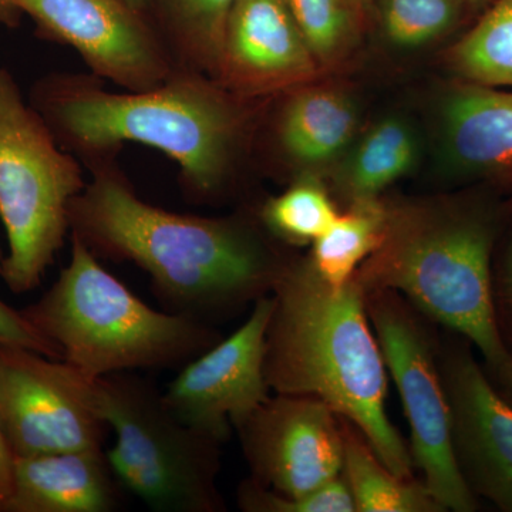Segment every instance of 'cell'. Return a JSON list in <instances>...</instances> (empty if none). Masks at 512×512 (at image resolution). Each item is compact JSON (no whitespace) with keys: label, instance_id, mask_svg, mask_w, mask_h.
Returning a JSON list of instances; mask_svg holds the SVG:
<instances>
[{"label":"cell","instance_id":"cell-1","mask_svg":"<svg viewBox=\"0 0 512 512\" xmlns=\"http://www.w3.org/2000/svg\"><path fill=\"white\" fill-rule=\"evenodd\" d=\"M69 224L94 254L143 269L171 312L202 322L214 312L262 298L284 269L242 222L154 207L109 170L94 174L74 198Z\"/></svg>","mask_w":512,"mask_h":512},{"label":"cell","instance_id":"cell-2","mask_svg":"<svg viewBox=\"0 0 512 512\" xmlns=\"http://www.w3.org/2000/svg\"><path fill=\"white\" fill-rule=\"evenodd\" d=\"M272 291L265 350L269 387L325 403L355 424L384 466L410 480L412 453L384 409L386 363L355 276L335 288L308 261L282 269Z\"/></svg>","mask_w":512,"mask_h":512},{"label":"cell","instance_id":"cell-3","mask_svg":"<svg viewBox=\"0 0 512 512\" xmlns=\"http://www.w3.org/2000/svg\"><path fill=\"white\" fill-rule=\"evenodd\" d=\"M35 109L74 147L101 153L140 143L170 157L195 194L220 190L242 128V113L222 89L195 73L171 74L144 92L110 93L57 77L40 84Z\"/></svg>","mask_w":512,"mask_h":512},{"label":"cell","instance_id":"cell-4","mask_svg":"<svg viewBox=\"0 0 512 512\" xmlns=\"http://www.w3.org/2000/svg\"><path fill=\"white\" fill-rule=\"evenodd\" d=\"M493 220L458 205L387 211L379 247L357 269L365 293L402 292L474 343L491 369L512 356L495 308Z\"/></svg>","mask_w":512,"mask_h":512},{"label":"cell","instance_id":"cell-5","mask_svg":"<svg viewBox=\"0 0 512 512\" xmlns=\"http://www.w3.org/2000/svg\"><path fill=\"white\" fill-rule=\"evenodd\" d=\"M22 313L59 349L60 360L90 380L183 367L217 343L202 320L156 311L137 298L74 235L69 265Z\"/></svg>","mask_w":512,"mask_h":512},{"label":"cell","instance_id":"cell-6","mask_svg":"<svg viewBox=\"0 0 512 512\" xmlns=\"http://www.w3.org/2000/svg\"><path fill=\"white\" fill-rule=\"evenodd\" d=\"M86 187L82 168L0 69V218L8 235L3 282L15 295L36 289L70 231L69 208Z\"/></svg>","mask_w":512,"mask_h":512},{"label":"cell","instance_id":"cell-7","mask_svg":"<svg viewBox=\"0 0 512 512\" xmlns=\"http://www.w3.org/2000/svg\"><path fill=\"white\" fill-rule=\"evenodd\" d=\"M101 419L116 443L106 451L111 471L157 512H217L220 441L178 420L163 394L128 372L94 380Z\"/></svg>","mask_w":512,"mask_h":512},{"label":"cell","instance_id":"cell-8","mask_svg":"<svg viewBox=\"0 0 512 512\" xmlns=\"http://www.w3.org/2000/svg\"><path fill=\"white\" fill-rule=\"evenodd\" d=\"M367 315L377 333L412 429L413 463L444 511L471 512L477 501L458 466L451 410L444 382L434 366L429 340L394 292L367 293Z\"/></svg>","mask_w":512,"mask_h":512},{"label":"cell","instance_id":"cell-9","mask_svg":"<svg viewBox=\"0 0 512 512\" xmlns=\"http://www.w3.org/2000/svg\"><path fill=\"white\" fill-rule=\"evenodd\" d=\"M0 421L15 458L103 448L109 429L94 380L63 360L2 343Z\"/></svg>","mask_w":512,"mask_h":512},{"label":"cell","instance_id":"cell-10","mask_svg":"<svg viewBox=\"0 0 512 512\" xmlns=\"http://www.w3.org/2000/svg\"><path fill=\"white\" fill-rule=\"evenodd\" d=\"M272 311L274 299L262 296L234 335L183 366L161 393L178 420L222 443L269 399L265 350Z\"/></svg>","mask_w":512,"mask_h":512},{"label":"cell","instance_id":"cell-11","mask_svg":"<svg viewBox=\"0 0 512 512\" xmlns=\"http://www.w3.org/2000/svg\"><path fill=\"white\" fill-rule=\"evenodd\" d=\"M336 416L315 397H269L237 429L254 481L299 497L338 478L345 439Z\"/></svg>","mask_w":512,"mask_h":512},{"label":"cell","instance_id":"cell-12","mask_svg":"<svg viewBox=\"0 0 512 512\" xmlns=\"http://www.w3.org/2000/svg\"><path fill=\"white\" fill-rule=\"evenodd\" d=\"M46 36L69 45L97 76L144 92L170 79V57L140 12L121 0H16Z\"/></svg>","mask_w":512,"mask_h":512},{"label":"cell","instance_id":"cell-13","mask_svg":"<svg viewBox=\"0 0 512 512\" xmlns=\"http://www.w3.org/2000/svg\"><path fill=\"white\" fill-rule=\"evenodd\" d=\"M444 382V380H443ZM446 389L454 451L468 487L512 512V406L470 353L448 359Z\"/></svg>","mask_w":512,"mask_h":512},{"label":"cell","instance_id":"cell-14","mask_svg":"<svg viewBox=\"0 0 512 512\" xmlns=\"http://www.w3.org/2000/svg\"><path fill=\"white\" fill-rule=\"evenodd\" d=\"M318 63L284 0H235L215 80L244 93L311 79Z\"/></svg>","mask_w":512,"mask_h":512},{"label":"cell","instance_id":"cell-15","mask_svg":"<svg viewBox=\"0 0 512 512\" xmlns=\"http://www.w3.org/2000/svg\"><path fill=\"white\" fill-rule=\"evenodd\" d=\"M116 480L104 448L16 457L5 512H111Z\"/></svg>","mask_w":512,"mask_h":512},{"label":"cell","instance_id":"cell-16","mask_svg":"<svg viewBox=\"0 0 512 512\" xmlns=\"http://www.w3.org/2000/svg\"><path fill=\"white\" fill-rule=\"evenodd\" d=\"M444 151L468 173L512 174V93L481 84L451 92L441 109Z\"/></svg>","mask_w":512,"mask_h":512},{"label":"cell","instance_id":"cell-17","mask_svg":"<svg viewBox=\"0 0 512 512\" xmlns=\"http://www.w3.org/2000/svg\"><path fill=\"white\" fill-rule=\"evenodd\" d=\"M357 109L348 94L330 87L298 90L282 110L278 140L286 156L305 167L332 163L355 137Z\"/></svg>","mask_w":512,"mask_h":512},{"label":"cell","instance_id":"cell-18","mask_svg":"<svg viewBox=\"0 0 512 512\" xmlns=\"http://www.w3.org/2000/svg\"><path fill=\"white\" fill-rule=\"evenodd\" d=\"M419 143L409 121L384 117L359 141L343 171V188L353 201L370 200L410 173Z\"/></svg>","mask_w":512,"mask_h":512},{"label":"cell","instance_id":"cell-19","mask_svg":"<svg viewBox=\"0 0 512 512\" xmlns=\"http://www.w3.org/2000/svg\"><path fill=\"white\" fill-rule=\"evenodd\" d=\"M343 473L362 512H437L444 511L426 485L396 476L384 466L366 440L346 429Z\"/></svg>","mask_w":512,"mask_h":512},{"label":"cell","instance_id":"cell-20","mask_svg":"<svg viewBox=\"0 0 512 512\" xmlns=\"http://www.w3.org/2000/svg\"><path fill=\"white\" fill-rule=\"evenodd\" d=\"M386 221L387 210L376 198L353 201L350 210L339 214L328 231L313 242L309 262L316 274L335 288L348 284L379 247Z\"/></svg>","mask_w":512,"mask_h":512},{"label":"cell","instance_id":"cell-21","mask_svg":"<svg viewBox=\"0 0 512 512\" xmlns=\"http://www.w3.org/2000/svg\"><path fill=\"white\" fill-rule=\"evenodd\" d=\"M461 76L487 87H512V0H497L451 52Z\"/></svg>","mask_w":512,"mask_h":512},{"label":"cell","instance_id":"cell-22","mask_svg":"<svg viewBox=\"0 0 512 512\" xmlns=\"http://www.w3.org/2000/svg\"><path fill=\"white\" fill-rule=\"evenodd\" d=\"M171 32L192 66L217 76L235 0H160Z\"/></svg>","mask_w":512,"mask_h":512},{"label":"cell","instance_id":"cell-23","mask_svg":"<svg viewBox=\"0 0 512 512\" xmlns=\"http://www.w3.org/2000/svg\"><path fill=\"white\" fill-rule=\"evenodd\" d=\"M339 212L322 185L311 178L298 181L271 198L262 210L269 231L289 242H315L328 231Z\"/></svg>","mask_w":512,"mask_h":512},{"label":"cell","instance_id":"cell-24","mask_svg":"<svg viewBox=\"0 0 512 512\" xmlns=\"http://www.w3.org/2000/svg\"><path fill=\"white\" fill-rule=\"evenodd\" d=\"M316 63L338 62L355 37L353 0H284Z\"/></svg>","mask_w":512,"mask_h":512},{"label":"cell","instance_id":"cell-25","mask_svg":"<svg viewBox=\"0 0 512 512\" xmlns=\"http://www.w3.org/2000/svg\"><path fill=\"white\" fill-rule=\"evenodd\" d=\"M461 0H379L380 26L400 49L426 46L456 25Z\"/></svg>","mask_w":512,"mask_h":512},{"label":"cell","instance_id":"cell-26","mask_svg":"<svg viewBox=\"0 0 512 512\" xmlns=\"http://www.w3.org/2000/svg\"><path fill=\"white\" fill-rule=\"evenodd\" d=\"M238 504L248 512H352L355 500L345 478H335L311 493L286 497L251 480L241 485Z\"/></svg>","mask_w":512,"mask_h":512},{"label":"cell","instance_id":"cell-27","mask_svg":"<svg viewBox=\"0 0 512 512\" xmlns=\"http://www.w3.org/2000/svg\"><path fill=\"white\" fill-rule=\"evenodd\" d=\"M0 343L33 350L60 359L59 349L25 318L22 311L10 308L0 299Z\"/></svg>","mask_w":512,"mask_h":512},{"label":"cell","instance_id":"cell-28","mask_svg":"<svg viewBox=\"0 0 512 512\" xmlns=\"http://www.w3.org/2000/svg\"><path fill=\"white\" fill-rule=\"evenodd\" d=\"M495 308L497 315H503L508 328L512 330V238L508 245L503 266L498 274L497 285L494 286ZM500 322V320H498Z\"/></svg>","mask_w":512,"mask_h":512},{"label":"cell","instance_id":"cell-29","mask_svg":"<svg viewBox=\"0 0 512 512\" xmlns=\"http://www.w3.org/2000/svg\"><path fill=\"white\" fill-rule=\"evenodd\" d=\"M13 467L15 456L10 450L0 421V512H5L13 490Z\"/></svg>","mask_w":512,"mask_h":512},{"label":"cell","instance_id":"cell-30","mask_svg":"<svg viewBox=\"0 0 512 512\" xmlns=\"http://www.w3.org/2000/svg\"><path fill=\"white\" fill-rule=\"evenodd\" d=\"M493 370L503 386L505 400L512 406V356L500 366L494 367Z\"/></svg>","mask_w":512,"mask_h":512},{"label":"cell","instance_id":"cell-31","mask_svg":"<svg viewBox=\"0 0 512 512\" xmlns=\"http://www.w3.org/2000/svg\"><path fill=\"white\" fill-rule=\"evenodd\" d=\"M19 15L20 10L16 6V0H0V25H15Z\"/></svg>","mask_w":512,"mask_h":512},{"label":"cell","instance_id":"cell-32","mask_svg":"<svg viewBox=\"0 0 512 512\" xmlns=\"http://www.w3.org/2000/svg\"><path fill=\"white\" fill-rule=\"evenodd\" d=\"M121 2L126 3V5L137 10V12H141V10L146 9L150 5L151 0H121Z\"/></svg>","mask_w":512,"mask_h":512},{"label":"cell","instance_id":"cell-33","mask_svg":"<svg viewBox=\"0 0 512 512\" xmlns=\"http://www.w3.org/2000/svg\"><path fill=\"white\" fill-rule=\"evenodd\" d=\"M3 259H5V255H3L2 248H0V272H2Z\"/></svg>","mask_w":512,"mask_h":512}]
</instances>
